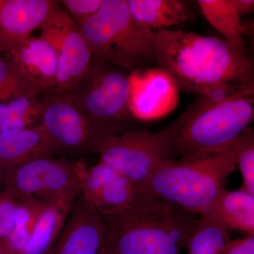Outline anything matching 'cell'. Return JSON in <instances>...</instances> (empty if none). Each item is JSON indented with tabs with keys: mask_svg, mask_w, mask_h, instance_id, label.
Segmentation results:
<instances>
[{
	"mask_svg": "<svg viewBox=\"0 0 254 254\" xmlns=\"http://www.w3.org/2000/svg\"><path fill=\"white\" fill-rule=\"evenodd\" d=\"M154 50L158 67L171 73L180 88L198 95L254 78L253 62L222 38L162 30L155 31Z\"/></svg>",
	"mask_w": 254,
	"mask_h": 254,
	"instance_id": "1",
	"label": "cell"
},
{
	"mask_svg": "<svg viewBox=\"0 0 254 254\" xmlns=\"http://www.w3.org/2000/svg\"><path fill=\"white\" fill-rule=\"evenodd\" d=\"M254 141V128L250 127L218 153L165 162L138 191L200 216L225 190L241 153Z\"/></svg>",
	"mask_w": 254,
	"mask_h": 254,
	"instance_id": "2",
	"label": "cell"
},
{
	"mask_svg": "<svg viewBox=\"0 0 254 254\" xmlns=\"http://www.w3.org/2000/svg\"><path fill=\"white\" fill-rule=\"evenodd\" d=\"M123 213L103 218L106 254H180L199 217L138 191Z\"/></svg>",
	"mask_w": 254,
	"mask_h": 254,
	"instance_id": "3",
	"label": "cell"
},
{
	"mask_svg": "<svg viewBox=\"0 0 254 254\" xmlns=\"http://www.w3.org/2000/svg\"><path fill=\"white\" fill-rule=\"evenodd\" d=\"M254 123V78L218 104L189 108L171 124L177 157L200 158L231 145Z\"/></svg>",
	"mask_w": 254,
	"mask_h": 254,
	"instance_id": "4",
	"label": "cell"
},
{
	"mask_svg": "<svg viewBox=\"0 0 254 254\" xmlns=\"http://www.w3.org/2000/svg\"><path fill=\"white\" fill-rule=\"evenodd\" d=\"M79 27L95 61L131 71L156 63L155 31L137 22L127 0H104L98 13Z\"/></svg>",
	"mask_w": 254,
	"mask_h": 254,
	"instance_id": "5",
	"label": "cell"
},
{
	"mask_svg": "<svg viewBox=\"0 0 254 254\" xmlns=\"http://www.w3.org/2000/svg\"><path fill=\"white\" fill-rule=\"evenodd\" d=\"M100 161L128 179L140 190L162 163L175 160L172 125L157 132L112 135L98 151Z\"/></svg>",
	"mask_w": 254,
	"mask_h": 254,
	"instance_id": "6",
	"label": "cell"
},
{
	"mask_svg": "<svg viewBox=\"0 0 254 254\" xmlns=\"http://www.w3.org/2000/svg\"><path fill=\"white\" fill-rule=\"evenodd\" d=\"M39 125L58 150L98 153L108 137L118 134L115 127L88 116L66 93L43 95Z\"/></svg>",
	"mask_w": 254,
	"mask_h": 254,
	"instance_id": "7",
	"label": "cell"
},
{
	"mask_svg": "<svg viewBox=\"0 0 254 254\" xmlns=\"http://www.w3.org/2000/svg\"><path fill=\"white\" fill-rule=\"evenodd\" d=\"M118 67L93 60L68 94L93 120L115 127L131 118L128 76Z\"/></svg>",
	"mask_w": 254,
	"mask_h": 254,
	"instance_id": "8",
	"label": "cell"
},
{
	"mask_svg": "<svg viewBox=\"0 0 254 254\" xmlns=\"http://www.w3.org/2000/svg\"><path fill=\"white\" fill-rule=\"evenodd\" d=\"M79 188L77 162L46 157L5 172L3 190L17 200L47 204Z\"/></svg>",
	"mask_w": 254,
	"mask_h": 254,
	"instance_id": "9",
	"label": "cell"
},
{
	"mask_svg": "<svg viewBox=\"0 0 254 254\" xmlns=\"http://www.w3.org/2000/svg\"><path fill=\"white\" fill-rule=\"evenodd\" d=\"M41 37L58 57L56 91L69 93L89 67L92 52L81 28L58 4L41 28Z\"/></svg>",
	"mask_w": 254,
	"mask_h": 254,
	"instance_id": "10",
	"label": "cell"
},
{
	"mask_svg": "<svg viewBox=\"0 0 254 254\" xmlns=\"http://www.w3.org/2000/svg\"><path fill=\"white\" fill-rule=\"evenodd\" d=\"M128 108L131 117L143 122L165 118L176 109L180 87L171 73L160 67L136 69L128 75Z\"/></svg>",
	"mask_w": 254,
	"mask_h": 254,
	"instance_id": "11",
	"label": "cell"
},
{
	"mask_svg": "<svg viewBox=\"0 0 254 254\" xmlns=\"http://www.w3.org/2000/svg\"><path fill=\"white\" fill-rule=\"evenodd\" d=\"M77 171L81 195L103 218L123 213L136 201V186L101 161L88 167L79 160Z\"/></svg>",
	"mask_w": 254,
	"mask_h": 254,
	"instance_id": "12",
	"label": "cell"
},
{
	"mask_svg": "<svg viewBox=\"0 0 254 254\" xmlns=\"http://www.w3.org/2000/svg\"><path fill=\"white\" fill-rule=\"evenodd\" d=\"M58 2L0 0V52L10 56L46 22Z\"/></svg>",
	"mask_w": 254,
	"mask_h": 254,
	"instance_id": "13",
	"label": "cell"
},
{
	"mask_svg": "<svg viewBox=\"0 0 254 254\" xmlns=\"http://www.w3.org/2000/svg\"><path fill=\"white\" fill-rule=\"evenodd\" d=\"M105 234L104 218L80 193L51 254H98Z\"/></svg>",
	"mask_w": 254,
	"mask_h": 254,
	"instance_id": "14",
	"label": "cell"
},
{
	"mask_svg": "<svg viewBox=\"0 0 254 254\" xmlns=\"http://www.w3.org/2000/svg\"><path fill=\"white\" fill-rule=\"evenodd\" d=\"M59 152L39 124L22 129L0 132V163L5 170Z\"/></svg>",
	"mask_w": 254,
	"mask_h": 254,
	"instance_id": "15",
	"label": "cell"
},
{
	"mask_svg": "<svg viewBox=\"0 0 254 254\" xmlns=\"http://www.w3.org/2000/svg\"><path fill=\"white\" fill-rule=\"evenodd\" d=\"M10 56L41 88L43 95L56 91L58 54L46 40L39 36L31 37Z\"/></svg>",
	"mask_w": 254,
	"mask_h": 254,
	"instance_id": "16",
	"label": "cell"
},
{
	"mask_svg": "<svg viewBox=\"0 0 254 254\" xmlns=\"http://www.w3.org/2000/svg\"><path fill=\"white\" fill-rule=\"evenodd\" d=\"M203 215L228 231L254 235V197L242 189L222 190Z\"/></svg>",
	"mask_w": 254,
	"mask_h": 254,
	"instance_id": "17",
	"label": "cell"
},
{
	"mask_svg": "<svg viewBox=\"0 0 254 254\" xmlns=\"http://www.w3.org/2000/svg\"><path fill=\"white\" fill-rule=\"evenodd\" d=\"M80 189L47 203L37 221L23 254H49L58 240Z\"/></svg>",
	"mask_w": 254,
	"mask_h": 254,
	"instance_id": "18",
	"label": "cell"
},
{
	"mask_svg": "<svg viewBox=\"0 0 254 254\" xmlns=\"http://www.w3.org/2000/svg\"><path fill=\"white\" fill-rule=\"evenodd\" d=\"M133 18L153 31L169 30L190 19V9L179 0H127Z\"/></svg>",
	"mask_w": 254,
	"mask_h": 254,
	"instance_id": "19",
	"label": "cell"
},
{
	"mask_svg": "<svg viewBox=\"0 0 254 254\" xmlns=\"http://www.w3.org/2000/svg\"><path fill=\"white\" fill-rule=\"evenodd\" d=\"M202 14L222 38L237 49L245 51L242 18L235 0H198Z\"/></svg>",
	"mask_w": 254,
	"mask_h": 254,
	"instance_id": "20",
	"label": "cell"
},
{
	"mask_svg": "<svg viewBox=\"0 0 254 254\" xmlns=\"http://www.w3.org/2000/svg\"><path fill=\"white\" fill-rule=\"evenodd\" d=\"M43 91L11 56L0 58V103L8 100L43 95Z\"/></svg>",
	"mask_w": 254,
	"mask_h": 254,
	"instance_id": "21",
	"label": "cell"
},
{
	"mask_svg": "<svg viewBox=\"0 0 254 254\" xmlns=\"http://www.w3.org/2000/svg\"><path fill=\"white\" fill-rule=\"evenodd\" d=\"M230 240L228 230L203 215L199 216L187 247L189 254H224Z\"/></svg>",
	"mask_w": 254,
	"mask_h": 254,
	"instance_id": "22",
	"label": "cell"
},
{
	"mask_svg": "<svg viewBox=\"0 0 254 254\" xmlns=\"http://www.w3.org/2000/svg\"><path fill=\"white\" fill-rule=\"evenodd\" d=\"M46 204L34 199L18 200L14 230L4 241L12 254H23Z\"/></svg>",
	"mask_w": 254,
	"mask_h": 254,
	"instance_id": "23",
	"label": "cell"
},
{
	"mask_svg": "<svg viewBox=\"0 0 254 254\" xmlns=\"http://www.w3.org/2000/svg\"><path fill=\"white\" fill-rule=\"evenodd\" d=\"M40 116L38 97H21L0 103V132L36 126Z\"/></svg>",
	"mask_w": 254,
	"mask_h": 254,
	"instance_id": "24",
	"label": "cell"
},
{
	"mask_svg": "<svg viewBox=\"0 0 254 254\" xmlns=\"http://www.w3.org/2000/svg\"><path fill=\"white\" fill-rule=\"evenodd\" d=\"M62 4L78 26L98 13L104 0H63Z\"/></svg>",
	"mask_w": 254,
	"mask_h": 254,
	"instance_id": "25",
	"label": "cell"
},
{
	"mask_svg": "<svg viewBox=\"0 0 254 254\" xmlns=\"http://www.w3.org/2000/svg\"><path fill=\"white\" fill-rule=\"evenodd\" d=\"M18 200L5 190H0V240L4 241L14 230Z\"/></svg>",
	"mask_w": 254,
	"mask_h": 254,
	"instance_id": "26",
	"label": "cell"
},
{
	"mask_svg": "<svg viewBox=\"0 0 254 254\" xmlns=\"http://www.w3.org/2000/svg\"><path fill=\"white\" fill-rule=\"evenodd\" d=\"M237 168L242 177L240 189L254 197V141L241 153Z\"/></svg>",
	"mask_w": 254,
	"mask_h": 254,
	"instance_id": "27",
	"label": "cell"
},
{
	"mask_svg": "<svg viewBox=\"0 0 254 254\" xmlns=\"http://www.w3.org/2000/svg\"><path fill=\"white\" fill-rule=\"evenodd\" d=\"M224 254H254V235L230 240Z\"/></svg>",
	"mask_w": 254,
	"mask_h": 254,
	"instance_id": "28",
	"label": "cell"
},
{
	"mask_svg": "<svg viewBox=\"0 0 254 254\" xmlns=\"http://www.w3.org/2000/svg\"><path fill=\"white\" fill-rule=\"evenodd\" d=\"M241 18L247 15L254 14V0H235Z\"/></svg>",
	"mask_w": 254,
	"mask_h": 254,
	"instance_id": "29",
	"label": "cell"
},
{
	"mask_svg": "<svg viewBox=\"0 0 254 254\" xmlns=\"http://www.w3.org/2000/svg\"><path fill=\"white\" fill-rule=\"evenodd\" d=\"M242 28H243V33L245 36L247 37L254 50V24L250 21H246L242 22Z\"/></svg>",
	"mask_w": 254,
	"mask_h": 254,
	"instance_id": "30",
	"label": "cell"
},
{
	"mask_svg": "<svg viewBox=\"0 0 254 254\" xmlns=\"http://www.w3.org/2000/svg\"><path fill=\"white\" fill-rule=\"evenodd\" d=\"M0 254H12L4 241L0 240Z\"/></svg>",
	"mask_w": 254,
	"mask_h": 254,
	"instance_id": "31",
	"label": "cell"
},
{
	"mask_svg": "<svg viewBox=\"0 0 254 254\" xmlns=\"http://www.w3.org/2000/svg\"><path fill=\"white\" fill-rule=\"evenodd\" d=\"M5 172H6V170H5L4 166L0 163V190H1V187L3 188Z\"/></svg>",
	"mask_w": 254,
	"mask_h": 254,
	"instance_id": "32",
	"label": "cell"
},
{
	"mask_svg": "<svg viewBox=\"0 0 254 254\" xmlns=\"http://www.w3.org/2000/svg\"><path fill=\"white\" fill-rule=\"evenodd\" d=\"M98 254H106V253H105L104 250H103V249L101 248V250H100L99 253H98Z\"/></svg>",
	"mask_w": 254,
	"mask_h": 254,
	"instance_id": "33",
	"label": "cell"
},
{
	"mask_svg": "<svg viewBox=\"0 0 254 254\" xmlns=\"http://www.w3.org/2000/svg\"><path fill=\"white\" fill-rule=\"evenodd\" d=\"M250 21H251V22H252V23H254V18H253V19L250 20Z\"/></svg>",
	"mask_w": 254,
	"mask_h": 254,
	"instance_id": "34",
	"label": "cell"
},
{
	"mask_svg": "<svg viewBox=\"0 0 254 254\" xmlns=\"http://www.w3.org/2000/svg\"></svg>",
	"mask_w": 254,
	"mask_h": 254,
	"instance_id": "35",
	"label": "cell"
}]
</instances>
